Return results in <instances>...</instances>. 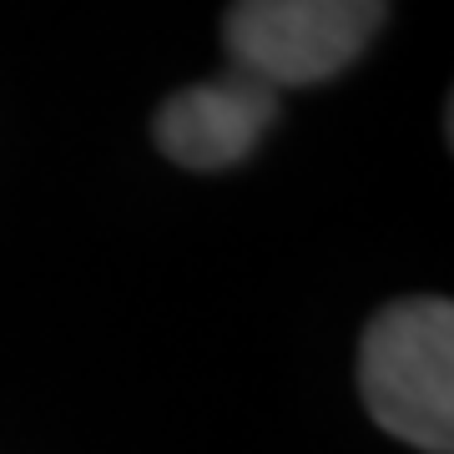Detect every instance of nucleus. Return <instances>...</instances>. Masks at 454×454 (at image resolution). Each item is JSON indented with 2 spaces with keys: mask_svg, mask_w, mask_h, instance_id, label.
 Wrapping results in <instances>:
<instances>
[{
  "mask_svg": "<svg viewBox=\"0 0 454 454\" xmlns=\"http://www.w3.org/2000/svg\"><path fill=\"white\" fill-rule=\"evenodd\" d=\"M358 389L373 424L414 450H454V309L404 298L373 313L358 348Z\"/></svg>",
  "mask_w": 454,
  "mask_h": 454,
  "instance_id": "1",
  "label": "nucleus"
},
{
  "mask_svg": "<svg viewBox=\"0 0 454 454\" xmlns=\"http://www.w3.org/2000/svg\"><path fill=\"white\" fill-rule=\"evenodd\" d=\"M384 20L389 5L373 0H243L223 16V46L232 71L268 91L313 86L339 76Z\"/></svg>",
  "mask_w": 454,
  "mask_h": 454,
  "instance_id": "2",
  "label": "nucleus"
},
{
  "mask_svg": "<svg viewBox=\"0 0 454 454\" xmlns=\"http://www.w3.org/2000/svg\"><path fill=\"white\" fill-rule=\"evenodd\" d=\"M278 116V91L227 66L223 76L197 86H182L162 101L152 121V137L177 167L217 172V167L243 162L262 142V131Z\"/></svg>",
  "mask_w": 454,
  "mask_h": 454,
  "instance_id": "3",
  "label": "nucleus"
}]
</instances>
